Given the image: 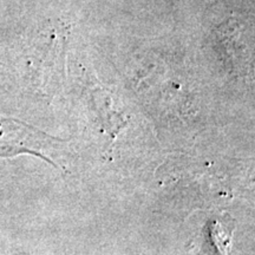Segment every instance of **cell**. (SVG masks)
Wrapping results in <instances>:
<instances>
[{"mask_svg": "<svg viewBox=\"0 0 255 255\" xmlns=\"http://www.w3.org/2000/svg\"><path fill=\"white\" fill-rule=\"evenodd\" d=\"M59 139L17 120L0 116V157L30 154L51 162L49 150Z\"/></svg>", "mask_w": 255, "mask_h": 255, "instance_id": "obj_1", "label": "cell"}]
</instances>
